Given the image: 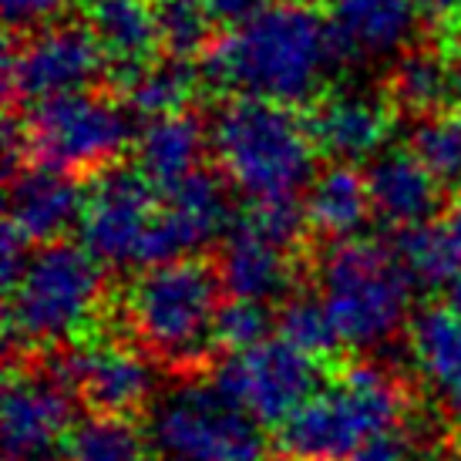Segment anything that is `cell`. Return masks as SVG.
Returning a JSON list of instances; mask_svg holds the SVG:
<instances>
[{
  "label": "cell",
  "instance_id": "obj_36",
  "mask_svg": "<svg viewBox=\"0 0 461 461\" xmlns=\"http://www.w3.org/2000/svg\"><path fill=\"white\" fill-rule=\"evenodd\" d=\"M441 230H445V236H448V246H451V253H455V259L461 263V199L448 209V216H445V222H441Z\"/></svg>",
  "mask_w": 461,
  "mask_h": 461
},
{
  "label": "cell",
  "instance_id": "obj_17",
  "mask_svg": "<svg viewBox=\"0 0 461 461\" xmlns=\"http://www.w3.org/2000/svg\"><path fill=\"white\" fill-rule=\"evenodd\" d=\"M85 193L68 172L48 166H24L11 179L7 193V230L27 246L61 243L75 222H81Z\"/></svg>",
  "mask_w": 461,
  "mask_h": 461
},
{
  "label": "cell",
  "instance_id": "obj_15",
  "mask_svg": "<svg viewBox=\"0 0 461 461\" xmlns=\"http://www.w3.org/2000/svg\"><path fill=\"white\" fill-rule=\"evenodd\" d=\"M307 131L321 152L337 158V166H350L384 155L394 112L371 91H333L310 108Z\"/></svg>",
  "mask_w": 461,
  "mask_h": 461
},
{
  "label": "cell",
  "instance_id": "obj_27",
  "mask_svg": "<svg viewBox=\"0 0 461 461\" xmlns=\"http://www.w3.org/2000/svg\"><path fill=\"white\" fill-rule=\"evenodd\" d=\"M394 259L401 263L411 286H438L451 283L461 273V263L455 259L448 246V236L441 226H411V230H394Z\"/></svg>",
  "mask_w": 461,
  "mask_h": 461
},
{
  "label": "cell",
  "instance_id": "obj_29",
  "mask_svg": "<svg viewBox=\"0 0 461 461\" xmlns=\"http://www.w3.org/2000/svg\"><path fill=\"white\" fill-rule=\"evenodd\" d=\"M438 182H461V112H435L418 118L411 131V149Z\"/></svg>",
  "mask_w": 461,
  "mask_h": 461
},
{
  "label": "cell",
  "instance_id": "obj_6",
  "mask_svg": "<svg viewBox=\"0 0 461 461\" xmlns=\"http://www.w3.org/2000/svg\"><path fill=\"white\" fill-rule=\"evenodd\" d=\"M323 307L340 344L357 350L387 344L411 310V280L391 246L374 240L333 243L321 267Z\"/></svg>",
  "mask_w": 461,
  "mask_h": 461
},
{
  "label": "cell",
  "instance_id": "obj_7",
  "mask_svg": "<svg viewBox=\"0 0 461 461\" xmlns=\"http://www.w3.org/2000/svg\"><path fill=\"white\" fill-rule=\"evenodd\" d=\"M149 445L158 461H267L259 424L216 384H182L158 397Z\"/></svg>",
  "mask_w": 461,
  "mask_h": 461
},
{
  "label": "cell",
  "instance_id": "obj_37",
  "mask_svg": "<svg viewBox=\"0 0 461 461\" xmlns=\"http://www.w3.org/2000/svg\"><path fill=\"white\" fill-rule=\"evenodd\" d=\"M448 414H451V424H455V431L461 438V384L455 391H448Z\"/></svg>",
  "mask_w": 461,
  "mask_h": 461
},
{
  "label": "cell",
  "instance_id": "obj_25",
  "mask_svg": "<svg viewBox=\"0 0 461 461\" xmlns=\"http://www.w3.org/2000/svg\"><path fill=\"white\" fill-rule=\"evenodd\" d=\"M387 95L408 115H435L441 102L451 98V65L435 51H408L391 71Z\"/></svg>",
  "mask_w": 461,
  "mask_h": 461
},
{
  "label": "cell",
  "instance_id": "obj_1",
  "mask_svg": "<svg viewBox=\"0 0 461 461\" xmlns=\"http://www.w3.org/2000/svg\"><path fill=\"white\" fill-rule=\"evenodd\" d=\"M337 58L344 54L330 21L307 4L286 0L219 38L203 58V75L240 98L290 108L321 91Z\"/></svg>",
  "mask_w": 461,
  "mask_h": 461
},
{
  "label": "cell",
  "instance_id": "obj_18",
  "mask_svg": "<svg viewBox=\"0 0 461 461\" xmlns=\"http://www.w3.org/2000/svg\"><path fill=\"white\" fill-rule=\"evenodd\" d=\"M428 0H330V27L344 58H384L404 48Z\"/></svg>",
  "mask_w": 461,
  "mask_h": 461
},
{
  "label": "cell",
  "instance_id": "obj_30",
  "mask_svg": "<svg viewBox=\"0 0 461 461\" xmlns=\"http://www.w3.org/2000/svg\"><path fill=\"white\" fill-rule=\"evenodd\" d=\"M276 327H280V340L307 354L310 360L330 357L340 344L323 300H313V296H290L276 317Z\"/></svg>",
  "mask_w": 461,
  "mask_h": 461
},
{
  "label": "cell",
  "instance_id": "obj_32",
  "mask_svg": "<svg viewBox=\"0 0 461 461\" xmlns=\"http://www.w3.org/2000/svg\"><path fill=\"white\" fill-rule=\"evenodd\" d=\"M350 461H418V445L411 441V435H404L401 428H394V431L377 435L374 441H367Z\"/></svg>",
  "mask_w": 461,
  "mask_h": 461
},
{
  "label": "cell",
  "instance_id": "obj_39",
  "mask_svg": "<svg viewBox=\"0 0 461 461\" xmlns=\"http://www.w3.org/2000/svg\"><path fill=\"white\" fill-rule=\"evenodd\" d=\"M451 98L461 104V58L451 65Z\"/></svg>",
  "mask_w": 461,
  "mask_h": 461
},
{
  "label": "cell",
  "instance_id": "obj_24",
  "mask_svg": "<svg viewBox=\"0 0 461 461\" xmlns=\"http://www.w3.org/2000/svg\"><path fill=\"white\" fill-rule=\"evenodd\" d=\"M118 81H122V91H125V104L145 122L182 115V108L189 104L195 91V75L189 71V65L172 61V58L149 61V65L122 75Z\"/></svg>",
  "mask_w": 461,
  "mask_h": 461
},
{
  "label": "cell",
  "instance_id": "obj_31",
  "mask_svg": "<svg viewBox=\"0 0 461 461\" xmlns=\"http://www.w3.org/2000/svg\"><path fill=\"white\" fill-rule=\"evenodd\" d=\"M269 313L263 303H249V300H232L219 310L216 321V344L226 347L230 354H243L253 347L267 344L269 337Z\"/></svg>",
  "mask_w": 461,
  "mask_h": 461
},
{
  "label": "cell",
  "instance_id": "obj_14",
  "mask_svg": "<svg viewBox=\"0 0 461 461\" xmlns=\"http://www.w3.org/2000/svg\"><path fill=\"white\" fill-rule=\"evenodd\" d=\"M230 195L226 185L209 176V172H193L189 179L176 182L162 189L158 216L152 222V232L141 246V269L189 259V253L203 249L216 236L230 232Z\"/></svg>",
  "mask_w": 461,
  "mask_h": 461
},
{
  "label": "cell",
  "instance_id": "obj_41",
  "mask_svg": "<svg viewBox=\"0 0 461 461\" xmlns=\"http://www.w3.org/2000/svg\"><path fill=\"white\" fill-rule=\"evenodd\" d=\"M81 4H85V0H81Z\"/></svg>",
  "mask_w": 461,
  "mask_h": 461
},
{
  "label": "cell",
  "instance_id": "obj_13",
  "mask_svg": "<svg viewBox=\"0 0 461 461\" xmlns=\"http://www.w3.org/2000/svg\"><path fill=\"white\" fill-rule=\"evenodd\" d=\"M71 387L51 371L11 374L0 397V431L7 461H65L71 435Z\"/></svg>",
  "mask_w": 461,
  "mask_h": 461
},
{
  "label": "cell",
  "instance_id": "obj_16",
  "mask_svg": "<svg viewBox=\"0 0 461 461\" xmlns=\"http://www.w3.org/2000/svg\"><path fill=\"white\" fill-rule=\"evenodd\" d=\"M294 246L273 240L257 219L246 212L222 236L219 249V280L232 300L269 303L294 286Z\"/></svg>",
  "mask_w": 461,
  "mask_h": 461
},
{
  "label": "cell",
  "instance_id": "obj_40",
  "mask_svg": "<svg viewBox=\"0 0 461 461\" xmlns=\"http://www.w3.org/2000/svg\"><path fill=\"white\" fill-rule=\"evenodd\" d=\"M294 4H307V0H294Z\"/></svg>",
  "mask_w": 461,
  "mask_h": 461
},
{
  "label": "cell",
  "instance_id": "obj_20",
  "mask_svg": "<svg viewBox=\"0 0 461 461\" xmlns=\"http://www.w3.org/2000/svg\"><path fill=\"white\" fill-rule=\"evenodd\" d=\"M85 14L88 31L118 77L152 61L158 48L152 0H85Z\"/></svg>",
  "mask_w": 461,
  "mask_h": 461
},
{
  "label": "cell",
  "instance_id": "obj_22",
  "mask_svg": "<svg viewBox=\"0 0 461 461\" xmlns=\"http://www.w3.org/2000/svg\"><path fill=\"white\" fill-rule=\"evenodd\" d=\"M371 189L367 176H360L354 166H330L321 176H313L303 199L307 226L327 236V240H354V232L371 216Z\"/></svg>",
  "mask_w": 461,
  "mask_h": 461
},
{
  "label": "cell",
  "instance_id": "obj_21",
  "mask_svg": "<svg viewBox=\"0 0 461 461\" xmlns=\"http://www.w3.org/2000/svg\"><path fill=\"white\" fill-rule=\"evenodd\" d=\"M205 152V129L203 122L189 112L168 118H155L145 122V129L135 145V158H139V172L152 185H176V182L189 179L199 172V158Z\"/></svg>",
  "mask_w": 461,
  "mask_h": 461
},
{
  "label": "cell",
  "instance_id": "obj_4",
  "mask_svg": "<svg viewBox=\"0 0 461 461\" xmlns=\"http://www.w3.org/2000/svg\"><path fill=\"white\" fill-rule=\"evenodd\" d=\"M219 290V269L193 257L141 269L125 296L131 333L152 357L166 364H199L216 344V321L222 310Z\"/></svg>",
  "mask_w": 461,
  "mask_h": 461
},
{
  "label": "cell",
  "instance_id": "obj_10",
  "mask_svg": "<svg viewBox=\"0 0 461 461\" xmlns=\"http://www.w3.org/2000/svg\"><path fill=\"white\" fill-rule=\"evenodd\" d=\"M212 384L257 424H286L317 391V364L276 337L230 354L216 367Z\"/></svg>",
  "mask_w": 461,
  "mask_h": 461
},
{
  "label": "cell",
  "instance_id": "obj_33",
  "mask_svg": "<svg viewBox=\"0 0 461 461\" xmlns=\"http://www.w3.org/2000/svg\"><path fill=\"white\" fill-rule=\"evenodd\" d=\"M68 0H4V17L11 27H38L61 14Z\"/></svg>",
  "mask_w": 461,
  "mask_h": 461
},
{
  "label": "cell",
  "instance_id": "obj_23",
  "mask_svg": "<svg viewBox=\"0 0 461 461\" xmlns=\"http://www.w3.org/2000/svg\"><path fill=\"white\" fill-rule=\"evenodd\" d=\"M411 357L431 384L455 391L461 384V313L428 307L411 321Z\"/></svg>",
  "mask_w": 461,
  "mask_h": 461
},
{
  "label": "cell",
  "instance_id": "obj_28",
  "mask_svg": "<svg viewBox=\"0 0 461 461\" xmlns=\"http://www.w3.org/2000/svg\"><path fill=\"white\" fill-rule=\"evenodd\" d=\"M158 48L172 61H189L209 54L212 41V14L205 0H152Z\"/></svg>",
  "mask_w": 461,
  "mask_h": 461
},
{
  "label": "cell",
  "instance_id": "obj_26",
  "mask_svg": "<svg viewBox=\"0 0 461 461\" xmlns=\"http://www.w3.org/2000/svg\"><path fill=\"white\" fill-rule=\"evenodd\" d=\"M152 445L129 418L91 414L71 428L65 461H149Z\"/></svg>",
  "mask_w": 461,
  "mask_h": 461
},
{
  "label": "cell",
  "instance_id": "obj_3",
  "mask_svg": "<svg viewBox=\"0 0 461 461\" xmlns=\"http://www.w3.org/2000/svg\"><path fill=\"white\" fill-rule=\"evenodd\" d=\"M401 414L404 391L394 377L374 364H354L280 424V448L296 461L354 458L367 441L394 431Z\"/></svg>",
  "mask_w": 461,
  "mask_h": 461
},
{
  "label": "cell",
  "instance_id": "obj_9",
  "mask_svg": "<svg viewBox=\"0 0 461 461\" xmlns=\"http://www.w3.org/2000/svg\"><path fill=\"white\" fill-rule=\"evenodd\" d=\"M104 65V51L91 31L75 24H48L27 34L21 44H11L4 81L14 102H27L34 108L54 98L85 95Z\"/></svg>",
  "mask_w": 461,
  "mask_h": 461
},
{
  "label": "cell",
  "instance_id": "obj_34",
  "mask_svg": "<svg viewBox=\"0 0 461 461\" xmlns=\"http://www.w3.org/2000/svg\"><path fill=\"white\" fill-rule=\"evenodd\" d=\"M205 7L212 14V21L240 27V24H246V21H253L257 14L267 11L269 4L267 0H205Z\"/></svg>",
  "mask_w": 461,
  "mask_h": 461
},
{
  "label": "cell",
  "instance_id": "obj_11",
  "mask_svg": "<svg viewBox=\"0 0 461 461\" xmlns=\"http://www.w3.org/2000/svg\"><path fill=\"white\" fill-rule=\"evenodd\" d=\"M158 216L152 182L135 168H104L85 189L81 209V246L98 263L131 267L141 259V246Z\"/></svg>",
  "mask_w": 461,
  "mask_h": 461
},
{
  "label": "cell",
  "instance_id": "obj_35",
  "mask_svg": "<svg viewBox=\"0 0 461 461\" xmlns=\"http://www.w3.org/2000/svg\"><path fill=\"white\" fill-rule=\"evenodd\" d=\"M31 246L17 236L14 230H4V240H0V267H4V286L11 290L14 283H17V276L24 273L27 259H31V253H27Z\"/></svg>",
  "mask_w": 461,
  "mask_h": 461
},
{
  "label": "cell",
  "instance_id": "obj_2",
  "mask_svg": "<svg viewBox=\"0 0 461 461\" xmlns=\"http://www.w3.org/2000/svg\"><path fill=\"white\" fill-rule=\"evenodd\" d=\"M209 145L222 176L249 195L253 205L296 199V193L313 182L317 145L307 122H300L286 104L232 98L212 118Z\"/></svg>",
  "mask_w": 461,
  "mask_h": 461
},
{
  "label": "cell",
  "instance_id": "obj_38",
  "mask_svg": "<svg viewBox=\"0 0 461 461\" xmlns=\"http://www.w3.org/2000/svg\"><path fill=\"white\" fill-rule=\"evenodd\" d=\"M448 307L455 310V313H461V273L448 283Z\"/></svg>",
  "mask_w": 461,
  "mask_h": 461
},
{
  "label": "cell",
  "instance_id": "obj_19",
  "mask_svg": "<svg viewBox=\"0 0 461 461\" xmlns=\"http://www.w3.org/2000/svg\"><path fill=\"white\" fill-rule=\"evenodd\" d=\"M374 212L394 230L428 226L441 205V182L411 152H384L367 168Z\"/></svg>",
  "mask_w": 461,
  "mask_h": 461
},
{
  "label": "cell",
  "instance_id": "obj_8",
  "mask_svg": "<svg viewBox=\"0 0 461 461\" xmlns=\"http://www.w3.org/2000/svg\"><path fill=\"white\" fill-rule=\"evenodd\" d=\"M131 139L129 115L98 95H68L24 115V145L34 166L58 172L108 168Z\"/></svg>",
  "mask_w": 461,
  "mask_h": 461
},
{
  "label": "cell",
  "instance_id": "obj_5",
  "mask_svg": "<svg viewBox=\"0 0 461 461\" xmlns=\"http://www.w3.org/2000/svg\"><path fill=\"white\" fill-rule=\"evenodd\" d=\"M102 296V263L85 246H41L7 290V340L17 347H58L88 327Z\"/></svg>",
  "mask_w": 461,
  "mask_h": 461
},
{
  "label": "cell",
  "instance_id": "obj_12",
  "mask_svg": "<svg viewBox=\"0 0 461 461\" xmlns=\"http://www.w3.org/2000/svg\"><path fill=\"white\" fill-rule=\"evenodd\" d=\"M48 371L65 387H71V394H81V401L95 414L129 418L155 394V367L149 357L115 340L71 347L51 357Z\"/></svg>",
  "mask_w": 461,
  "mask_h": 461
}]
</instances>
